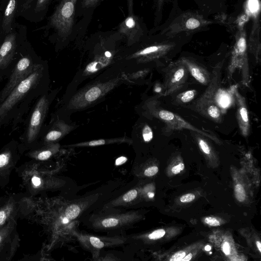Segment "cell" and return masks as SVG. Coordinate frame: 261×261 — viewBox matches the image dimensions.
Listing matches in <instances>:
<instances>
[{
	"instance_id": "cell-28",
	"label": "cell",
	"mask_w": 261,
	"mask_h": 261,
	"mask_svg": "<svg viewBox=\"0 0 261 261\" xmlns=\"http://www.w3.org/2000/svg\"><path fill=\"white\" fill-rule=\"evenodd\" d=\"M197 91L195 89H190L185 91L178 94L175 99L177 103L184 104L192 101L196 97Z\"/></svg>"
},
{
	"instance_id": "cell-39",
	"label": "cell",
	"mask_w": 261,
	"mask_h": 261,
	"mask_svg": "<svg viewBox=\"0 0 261 261\" xmlns=\"http://www.w3.org/2000/svg\"><path fill=\"white\" fill-rule=\"evenodd\" d=\"M184 164L180 163L172 168V172L175 174H178L184 169Z\"/></svg>"
},
{
	"instance_id": "cell-47",
	"label": "cell",
	"mask_w": 261,
	"mask_h": 261,
	"mask_svg": "<svg viewBox=\"0 0 261 261\" xmlns=\"http://www.w3.org/2000/svg\"><path fill=\"white\" fill-rule=\"evenodd\" d=\"M204 249L206 251H210L211 249V247L207 245L205 247Z\"/></svg>"
},
{
	"instance_id": "cell-27",
	"label": "cell",
	"mask_w": 261,
	"mask_h": 261,
	"mask_svg": "<svg viewBox=\"0 0 261 261\" xmlns=\"http://www.w3.org/2000/svg\"><path fill=\"white\" fill-rule=\"evenodd\" d=\"M83 210L82 206L79 204L73 203L68 205L64 212L63 220L67 222L76 219Z\"/></svg>"
},
{
	"instance_id": "cell-20",
	"label": "cell",
	"mask_w": 261,
	"mask_h": 261,
	"mask_svg": "<svg viewBox=\"0 0 261 261\" xmlns=\"http://www.w3.org/2000/svg\"><path fill=\"white\" fill-rule=\"evenodd\" d=\"M22 151L19 142L12 140L0 150V171H5L16 163Z\"/></svg>"
},
{
	"instance_id": "cell-30",
	"label": "cell",
	"mask_w": 261,
	"mask_h": 261,
	"mask_svg": "<svg viewBox=\"0 0 261 261\" xmlns=\"http://www.w3.org/2000/svg\"><path fill=\"white\" fill-rule=\"evenodd\" d=\"M142 136L145 142H149L152 140L153 132L150 127L148 125H145L144 126L142 130Z\"/></svg>"
},
{
	"instance_id": "cell-19",
	"label": "cell",
	"mask_w": 261,
	"mask_h": 261,
	"mask_svg": "<svg viewBox=\"0 0 261 261\" xmlns=\"http://www.w3.org/2000/svg\"><path fill=\"white\" fill-rule=\"evenodd\" d=\"M119 32L126 37L128 45L138 41L143 34L139 18L134 14H128L120 24Z\"/></svg>"
},
{
	"instance_id": "cell-41",
	"label": "cell",
	"mask_w": 261,
	"mask_h": 261,
	"mask_svg": "<svg viewBox=\"0 0 261 261\" xmlns=\"http://www.w3.org/2000/svg\"><path fill=\"white\" fill-rule=\"evenodd\" d=\"M127 5L129 14H133V0H127Z\"/></svg>"
},
{
	"instance_id": "cell-23",
	"label": "cell",
	"mask_w": 261,
	"mask_h": 261,
	"mask_svg": "<svg viewBox=\"0 0 261 261\" xmlns=\"http://www.w3.org/2000/svg\"><path fill=\"white\" fill-rule=\"evenodd\" d=\"M18 0H9L5 9L2 27L5 33L9 34L12 29V23L16 13Z\"/></svg>"
},
{
	"instance_id": "cell-10",
	"label": "cell",
	"mask_w": 261,
	"mask_h": 261,
	"mask_svg": "<svg viewBox=\"0 0 261 261\" xmlns=\"http://www.w3.org/2000/svg\"><path fill=\"white\" fill-rule=\"evenodd\" d=\"M23 51L19 50L16 35L9 33L0 44V82L9 77Z\"/></svg>"
},
{
	"instance_id": "cell-33",
	"label": "cell",
	"mask_w": 261,
	"mask_h": 261,
	"mask_svg": "<svg viewBox=\"0 0 261 261\" xmlns=\"http://www.w3.org/2000/svg\"><path fill=\"white\" fill-rule=\"evenodd\" d=\"M158 170V167L157 166H151L145 170L144 174L145 176H152L157 173Z\"/></svg>"
},
{
	"instance_id": "cell-5",
	"label": "cell",
	"mask_w": 261,
	"mask_h": 261,
	"mask_svg": "<svg viewBox=\"0 0 261 261\" xmlns=\"http://www.w3.org/2000/svg\"><path fill=\"white\" fill-rule=\"evenodd\" d=\"M120 82L119 77L105 82H99L87 86L76 92L67 103L69 110L86 108L100 100Z\"/></svg>"
},
{
	"instance_id": "cell-29",
	"label": "cell",
	"mask_w": 261,
	"mask_h": 261,
	"mask_svg": "<svg viewBox=\"0 0 261 261\" xmlns=\"http://www.w3.org/2000/svg\"><path fill=\"white\" fill-rule=\"evenodd\" d=\"M235 196L239 201H243L245 199V192L243 187L240 184H237L234 188Z\"/></svg>"
},
{
	"instance_id": "cell-7",
	"label": "cell",
	"mask_w": 261,
	"mask_h": 261,
	"mask_svg": "<svg viewBox=\"0 0 261 261\" xmlns=\"http://www.w3.org/2000/svg\"><path fill=\"white\" fill-rule=\"evenodd\" d=\"M147 108L152 116L165 123V130L168 132L188 129L193 132L199 133L215 141H218V138L213 134L194 126L177 114L160 107L155 100L149 101L148 103Z\"/></svg>"
},
{
	"instance_id": "cell-13",
	"label": "cell",
	"mask_w": 261,
	"mask_h": 261,
	"mask_svg": "<svg viewBox=\"0 0 261 261\" xmlns=\"http://www.w3.org/2000/svg\"><path fill=\"white\" fill-rule=\"evenodd\" d=\"M138 217L135 212L105 215L95 218L92 225L97 229H116L135 223Z\"/></svg>"
},
{
	"instance_id": "cell-1",
	"label": "cell",
	"mask_w": 261,
	"mask_h": 261,
	"mask_svg": "<svg viewBox=\"0 0 261 261\" xmlns=\"http://www.w3.org/2000/svg\"><path fill=\"white\" fill-rule=\"evenodd\" d=\"M49 83L48 67L43 61L0 103V128L14 129L21 123L33 102L48 91Z\"/></svg>"
},
{
	"instance_id": "cell-31",
	"label": "cell",
	"mask_w": 261,
	"mask_h": 261,
	"mask_svg": "<svg viewBox=\"0 0 261 261\" xmlns=\"http://www.w3.org/2000/svg\"><path fill=\"white\" fill-rule=\"evenodd\" d=\"M49 0H36L34 10L35 12H41L46 8Z\"/></svg>"
},
{
	"instance_id": "cell-21",
	"label": "cell",
	"mask_w": 261,
	"mask_h": 261,
	"mask_svg": "<svg viewBox=\"0 0 261 261\" xmlns=\"http://www.w3.org/2000/svg\"><path fill=\"white\" fill-rule=\"evenodd\" d=\"M187 67L189 72L200 84L207 85L211 75L207 70L196 61L188 57L179 59Z\"/></svg>"
},
{
	"instance_id": "cell-14",
	"label": "cell",
	"mask_w": 261,
	"mask_h": 261,
	"mask_svg": "<svg viewBox=\"0 0 261 261\" xmlns=\"http://www.w3.org/2000/svg\"><path fill=\"white\" fill-rule=\"evenodd\" d=\"M260 0H247L245 5V14L252 18L253 23L249 38L248 46L251 49H256L261 46L260 40Z\"/></svg>"
},
{
	"instance_id": "cell-26",
	"label": "cell",
	"mask_w": 261,
	"mask_h": 261,
	"mask_svg": "<svg viewBox=\"0 0 261 261\" xmlns=\"http://www.w3.org/2000/svg\"><path fill=\"white\" fill-rule=\"evenodd\" d=\"M138 195L137 189H132L119 197L112 201L108 205V207L124 205L134 201Z\"/></svg>"
},
{
	"instance_id": "cell-22",
	"label": "cell",
	"mask_w": 261,
	"mask_h": 261,
	"mask_svg": "<svg viewBox=\"0 0 261 261\" xmlns=\"http://www.w3.org/2000/svg\"><path fill=\"white\" fill-rule=\"evenodd\" d=\"M60 145L56 142L43 144L39 148L32 149L33 150L30 152V154L37 160L44 161L56 153Z\"/></svg>"
},
{
	"instance_id": "cell-32",
	"label": "cell",
	"mask_w": 261,
	"mask_h": 261,
	"mask_svg": "<svg viewBox=\"0 0 261 261\" xmlns=\"http://www.w3.org/2000/svg\"><path fill=\"white\" fill-rule=\"evenodd\" d=\"M165 234V231L163 229H159L152 232L148 236L150 240H157L162 238Z\"/></svg>"
},
{
	"instance_id": "cell-37",
	"label": "cell",
	"mask_w": 261,
	"mask_h": 261,
	"mask_svg": "<svg viewBox=\"0 0 261 261\" xmlns=\"http://www.w3.org/2000/svg\"><path fill=\"white\" fill-rule=\"evenodd\" d=\"M195 198V195L192 193H188L181 196L180 200L182 202H189L193 201Z\"/></svg>"
},
{
	"instance_id": "cell-15",
	"label": "cell",
	"mask_w": 261,
	"mask_h": 261,
	"mask_svg": "<svg viewBox=\"0 0 261 261\" xmlns=\"http://www.w3.org/2000/svg\"><path fill=\"white\" fill-rule=\"evenodd\" d=\"M77 240L85 248L92 252L106 247H114L124 243L125 239L118 236L98 237L75 233Z\"/></svg>"
},
{
	"instance_id": "cell-24",
	"label": "cell",
	"mask_w": 261,
	"mask_h": 261,
	"mask_svg": "<svg viewBox=\"0 0 261 261\" xmlns=\"http://www.w3.org/2000/svg\"><path fill=\"white\" fill-rule=\"evenodd\" d=\"M132 143V140L126 137H119L111 139H103L89 141L80 142L76 144L68 145L67 147H93L102 145H108L115 143Z\"/></svg>"
},
{
	"instance_id": "cell-4",
	"label": "cell",
	"mask_w": 261,
	"mask_h": 261,
	"mask_svg": "<svg viewBox=\"0 0 261 261\" xmlns=\"http://www.w3.org/2000/svg\"><path fill=\"white\" fill-rule=\"evenodd\" d=\"M236 69L241 74L242 84L249 88L250 74L248 57L247 35L244 27H239L227 66V79L230 81Z\"/></svg>"
},
{
	"instance_id": "cell-2",
	"label": "cell",
	"mask_w": 261,
	"mask_h": 261,
	"mask_svg": "<svg viewBox=\"0 0 261 261\" xmlns=\"http://www.w3.org/2000/svg\"><path fill=\"white\" fill-rule=\"evenodd\" d=\"M58 91H48L41 96L35 102L27 120V124L20 137V146L22 151L34 148L38 142L43 127L49 106Z\"/></svg>"
},
{
	"instance_id": "cell-11",
	"label": "cell",
	"mask_w": 261,
	"mask_h": 261,
	"mask_svg": "<svg viewBox=\"0 0 261 261\" xmlns=\"http://www.w3.org/2000/svg\"><path fill=\"white\" fill-rule=\"evenodd\" d=\"M189 73L187 67L179 59L171 63L165 71L164 92L162 96H169L180 90L186 84Z\"/></svg>"
},
{
	"instance_id": "cell-42",
	"label": "cell",
	"mask_w": 261,
	"mask_h": 261,
	"mask_svg": "<svg viewBox=\"0 0 261 261\" xmlns=\"http://www.w3.org/2000/svg\"><path fill=\"white\" fill-rule=\"evenodd\" d=\"M33 182L36 186H39L41 184L40 179L37 177H34L33 178Z\"/></svg>"
},
{
	"instance_id": "cell-6",
	"label": "cell",
	"mask_w": 261,
	"mask_h": 261,
	"mask_svg": "<svg viewBox=\"0 0 261 261\" xmlns=\"http://www.w3.org/2000/svg\"><path fill=\"white\" fill-rule=\"evenodd\" d=\"M42 61L33 52L24 50L9 76L7 82L0 90V103L18 85L30 75Z\"/></svg>"
},
{
	"instance_id": "cell-43",
	"label": "cell",
	"mask_w": 261,
	"mask_h": 261,
	"mask_svg": "<svg viewBox=\"0 0 261 261\" xmlns=\"http://www.w3.org/2000/svg\"><path fill=\"white\" fill-rule=\"evenodd\" d=\"M163 2H164V0H158V3H157V11H158V12H159V13L162 10Z\"/></svg>"
},
{
	"instance_id": "cell-46",
	"label": "cell",
	"mask_w": 261,
	"mask_h": 261,
	"mask_svg": "<svg viewBox=\"0 0 261 261\" xmlns=\"http://www.w3.org/2000/svg\"><path fill=\"white\" fill-rule=\"evenodd\" d=\"M256 245L257 247L258 248L259 251L260 252H261V243H260V241H256Z\"/></svg>"
},
{
	"instance_id": "cell-12",
	"label": "cell",
	"mask_w": 261,
	"mask_h": 261,
	"mask_svg": "<svg viewBox=\"0 0 261 261\" xmlns=\"http://www.w3.org/2000/svg\"><path fill=\"white\" fill-rule=\"evenodd\" d=\"M15 218L0 228V260H8L13 256L19 244Z\"/></svg>"
},
{
	"instance_id": "cell-17",
	"label": "cell",
	"mask_w": 261,
	"mask_h": 261,
	"mask_svg": "<svg viewBox=\"0 0 261 261\" xmlns=\"http://www.w3.org/2000/svg\"><path fill=\"white\" fill-rule=\"evenodd\" d=\"M231 93L237 104L236 118L240 132L243 136L246 137L250 134V123L246 99L239 92L237 87L232 88Z\"/></svg>"
},
{
	"instance_id": "cell-44",
	"label": "cell",
	"mask_w": 261,
	"mask_h": 261,
	"mask_svg": "<svg viewBox=\"0 0 261 261\" xmlns=\"http://www.w3.org/2000/svg\"><path fill=\"white\" fill-rule=\"evenodd\" d=\"M192 257V254L190 253L187 255H185L184 258L181 259V261H189L191 260Z\"/></svg>"
},
{
	"instance_id": "cell-25",
	"label": "cell",
	"mask_w": 261,
	"mask_h": 261,
	"mask_svg": "<svg viewBox=\"0 0 261 261\" xmlns=\"http://www.w3.org/2000/svg\"><path fill=\"white\" fill-rule=\"evenodd\" d=\"M16 212V205L12 200H9L0 207V228L14 218Z\"/></svg>"
},
{
	"instance_id": "cell-18",
	"label": "cell",
	"mask_w": 261,
	"mask_h": 261,
	"mask_svg": "<svg viewBox=\"0 0 261 261\" xmlns=\"http://www.w3.org/2000/svg\"><path fill=\"white\" fill-rule=\"evenodd\" d=\"M175 46L173 42L157 43L135 53L132 57L146 62L162 58L168 54Z\"/></svg>"
},
{
	"instance_id": "cell-3",
	"label": "cell",
	"mask_w": 261,
	"mask_h": 261,
	"mask_svg": "<svg viewBox=\"0 0 261 261\" xmlns=\"http://www.w3.org/2000/svg\"><path fill=\"white\" fill-rule=\"evenodd\" d=\"M223 64L222 61L215 65L207 87L193 107L194 111L217 123H220L222 119V112L217 100V95L220 86Z\"/></svg>"
},
{
	"instance_id": "cell-40",
	"label": "cell",
	"mask_w": 261,
	"mask_h": 261,
	"mask_svg": "<svg viewBox=\"0 0 261 261\" xmlns=\"http://www.w3.org/2000/svg\"><path fill=\"white\" fill-rule=\"evenodd\" d=\"M223 251L226 255H228L230 253V248L228 243L225 242L223 246Z\"/></svg>"
},
{
	"instance_id": "cell-45",
	"label": "cell",
	"mask_w": 261,
	"mask_h": 261,
	"mask_svg": "<svg viewBox=\"0 0 261 261\" xmlns=\"http://www.w3.org/2000/svg\"><path fill=\"white\" fill-rule=\"evenodd\" d=\"M126 158H124V157H121L120 158V159H118L117 161V162H116V163H117V164H122L123 163H124V162H125L124 161V159H125Z\"/></svg>"
},
{
	"instance_id": "cell-38",
	"label": "cell",
	"mask_w": 261,
	"mask_h": 261,
	"mask_svg": "<svg viewBox=\"0 0 261 261\" xmlns=\"http://www.w3.org/2000/svg\"><path fill=\"white\" fill-rule=\"evenodd\" d=\"M154 91L155 92L160 94L162 96L164 92V85L161 83H157L155 84L154 87Z\"/></svg>"
},
{
	"instance_id": "cell-9",
	"label": "cell",
	"mask_w": 261,
	"mask_h": 261,
	"mask_svg": "<svg viewBox=\"0 0 261 261\" xmlns=\"http://www.w3.org/2000/svg\"><path fill=\"white\" fill-rule=\"evenodd\" d=\"M77 0H61L49 19V24L64 38L71 33Z\"/></svg>"
},
{
	"instance_id": "cell-16",
	"label": "cell",
	"mask_w": 261,
	"mask_h": 261,
	"mask_svg": "<svg viewBox=\"0 0 261 261\" xmlns=\"http://www.w3.org/2000/svg\"><path fill=\"white\" fill-rule=\"evenodd\" d=\"M73 129V126L66 123L63 120L57 119L47 129L42 128L39 138L41 139L40 143L37 146L56 142Z\"/></svg>"
},
{
	"instance_id": "cell-35",
	"label": "cell",
	"mask_w": 261,
	"mask_h": 261,
	"mask_svg": "<svg viewBox=\"0 0 261 261\" xmlns=\"http://www.w3.org/2000/svg\"><path fill=\"white\" fill-rule=\"evenodd\" d=\"M204 222L209 225L217 226L220 225V222L216 218L212 217H208L205 218Z\"/></svg>"
},
{
	"instance_id": "cell-36",
	"label": "cell",
	"mask_w": 261,
	"mask_h": 261,
	"mask_svg": "<svg viewBox=\"0 0 261 261\" xmlns=\"http://www.w3.org/2000/svg\"><path fill=\"white\" fill-rule=\"evenodd\" d=\"M101 0H83L82 5L84 8H90L95 6Z\"/></svg>"
},
{
	"instance_id": "cell-8",
	"label": "cell",
	"mask_w": 261,
	"mask_h": 261,
	"mask_svg": "<svg viewBox=\"0 0 261 261\" xmlns=\"http://www.w3.org/2000/svg\"><path fill=\"white\" fill-rule=\"evenodd\" d=\"M213 22L202 15L192 12L181 14L163 31L162 34L167 38H172L182 33H192L203 29Z\"/></svg>"
},
{
	"instance_id": "cell-34",
	"label": "cell",
	"mask_w": 261,
	"mask_h": 261,
	"mask_svg": "<svg viewBox=\"0 0 261 261\" xmlns=\"http://www.w3.org/2000/svg\"><path fill=\"white\" fill-rule=\"evenodd\" d=\"M186 255V252L184 251H179L174 253L170 259L171 261H179Z\"/></svg>"
}]
</instances>
